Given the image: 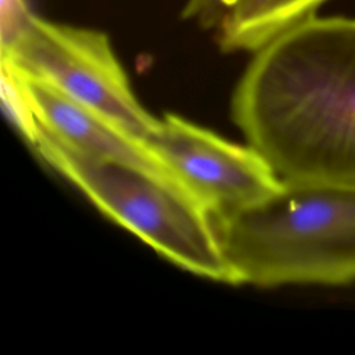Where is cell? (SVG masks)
Wrapping results in <instances>:
<instances>
[{
	"label": "cell",
	"instance_id": "obj_7",
	"mask_svg": "<svg viewBox=\"0 0 355 355\" xmlns=\"http://www.w3.org/2000/svg\"><path fill=\"white\" fill-rule=\"evenodd\" d=\"M326 0H240L223 18L216 40L223 51L254 53L288 28L311 18Z\"/></svg>",
	"mask_w": 355,
	"mask_h": 355
},
{
	"label": "cell",
	"instance_id": "obj_2",
	"mask_svg": "<svg viewBox=\"0 0 355 355\" xmlns=\"http://www.w3.org/2000/svg\"><path fill=\"white\" fill-rule=\"evenodd\" d=\"M214 223L236 284H355V184L282 180Z\"/></svg>",
	"mask_w": 355,
	"mask_h": 355
},
{
	"label": "cell",
	"instance_id": "obj_6",
	"mask_svg": "<svg viewBox=\"0 0 355 355\" xmlns=\"http://www.w3.org/2000/svg\"><path fill=\"white\" fill-rule=\"evenodd\" d=\"M1 78L8 110L24 136L39 129L80 153L165 169L143 139L93 107L4 61Z\"/></svg>",
	"mask_w": 355,
	"mask_h": 355
},
{
	"label": "cell",
	"instance_id": "obj_8",
	"mask_svg": "<svg viewBox=\"0 0 355 355\" xmlns=\"http://www.w3.org/2000/svg\"><path fill=\"white\" fill-rule=\"evenodd\" d=\"M239 1L240 0H187L182 10V18L196 22L202 28L216 29Z\"/></svg>",
	"mask_w": 355,
	"mask_h": 355
},
{
	"label": "cell",
	"instance_id": "obj_9",
	"mask_svg": "<svg viewBox=\"0 0 355 355\" xmlns=\"http://www.w3.org/2000/svg\"><path fill=\"white\" fill-rule=\"evenodd\" d=\"M32 15L28 0H0L1 46L12 40Z\"/></svg>",
	"mask_w": 355,
	"mask_h": 355
},
{
	"label": "cell",
	"instance_id": "obj_4",
	"mask_svg": "<svg viewBox=\"0 0 355 355\" xmlns=\"http://www.w3.org/2000/svg\"><path fill=\"white\" fill-rule=\"evenodd\" d=\"M1 61L93 107L144 141L158 125L159 118L135 96L110 37L98 29L33 14L1 46Z\"/></svg>",
	"mask_w": 355,
	"mask_h": 355
},
{
	"label": "cell",
	"instance_id": "obj_1",
	"mask_svg": "<svg viewBox=\"0 0 355 355\" xmlns=\"http://www.w3.org/2000/svg\"><path fill=\"white\" fill-rule=\"evenodd\" d=\"M232 115L280 180L355 184V19L313 15L254 51Z\"/></svg>",
	"mask_w": 355,
	"mask_h": 355
},
{
	"label": "cell",
	"instance_id": "obj_5",
	"mask_svg": "<svg viewBox=\"0 0 355 355\" xmlns=\"http://www.w3.org/2000/svg\"><path fill=\"white\" fill-rule=\"evenodd\" d=\"M146 143L212 218L255 204L282 184L254 147L232 143L176 114L159 118Z\"/></svg>",
	"mask_w": 355,
	"mask_h": 355
},
{
	"label": "cell",
	"instance_id": "obj_3",
	"mask_svg": "<svg viewBox=\"0 0 355 355\" xmlns=\"http://www.w3.org/2000/svg\"><path fill=\"white\" fill-rule=\"evenodd\" d=\"M25 139L107 218L161 257L200 277L236 284L211 212L168 171L80 153L39 129Z\"/></svg>",
	"mask_w": 355,
	"mask_h": 355
}]
</instances>
